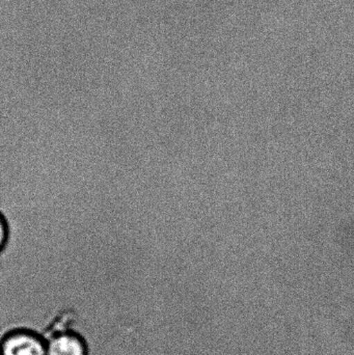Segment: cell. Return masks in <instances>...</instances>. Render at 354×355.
<instances>
[{
  "instance_id": "1",
  "label": "cell",
  "mask_w": 354,
  "mask_h": 355,
  "mask_svg": "<svg viewBox=\"0 0 354 355\" xmlns=\"http://www.w3.org/2000/svg\"><path fill=\"white\" fill-rule=\"evenodd\" d=\"M0 352L1 355H47L45 340L25 329L6 335L0 343Z\"/></svg>"
},
{
  "instance_id": "2",
  "label": "cell",
  "mask_w": 354,
  "mask_h": 355,
  "mask_svg": "<svg viewBox=\"0 0 354 355\" xmlns=\"http://www.w3.org/2000/svg\"><path fill=\"white\" fill-rule=\"evenodd\" d=\"M47 355H87V346L76 334L62 333L46 341Z\"/></svg>"
},
{
  "instance_id": "3",
  "label": "cell",
  "mask_w": 354,
  "mask_h": 355,
  "mask_svg": "<svg viewBox=\"0 0 354 355\" xmlns=\"http://www.w3.org/2000/svg\"><path fill=\"white\" fill-rule=\"evenodd\" d=\"M10 238V227L6 216L0 212V254L6 250Z\"/></svg>"
},
{
  "instance_id": "4",
  "label": "cell",
  "mask_w": 354,
  "mask_h": 355,
  "mask_svg": "<svg viewBox=\"0 0 354 355\" xmlns=\"http://www.w3.org/2000/svg\"><path fill=\"white\" fill-rule=\"evenodd\" d=\"M0 355H1V352H0Z\"/></svg>"
}]
</instances>
